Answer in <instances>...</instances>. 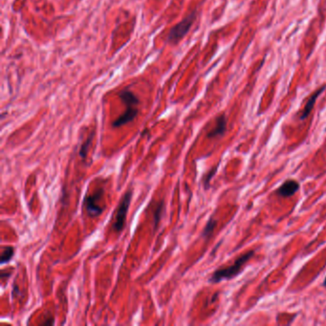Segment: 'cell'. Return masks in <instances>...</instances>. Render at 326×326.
<instances>
[{
  "mask_svg": "<svg viewBox=\"0 0 326 326\" xmlns=\"http://www.w3.org/2000/svg\"><path fill=\"white\" fill-rule=\"evenodd\" d=\"M119 97H120L121 101L123 102V104H125L126 109L122 115L120 116L119 118H117L113 122V124H112L113 127H121L123 125L132 122L137 117L138 112H139V109H138V106L140 104L139 98L136 96L129 88H125L122 91H120Z\"/></svg>",
  "mask_w": 326,
  "mask_h": 326,
  "instance_id": "obj_1",
  "label": "cell"
},
{
  "mask_svg": "<svg viewBox=\"0 0 326 326\" xmlns=\"http://www.w3.org/2000/svg\"><path fill=\"white\" fill-rule=\"evenodd\" d=\"M255 255V251H249L243 255H241L238 259H236L232 265L225 268L216 270L210 278V282L211 283H218L222 280H230L231 278H235L239 275L244 268L245 264L252 259Z\"/></svg>",
  "mask_w": 326,
  "mask_h": 326,
  "instance_id": "obj_2",
  "label": "cell"
},
{
  "mask_svg": "<svg viewBox=\"0 0 326 326\" xmlns=\"http://www.w3.org/2000/svg\"><path fill=\"white\" fill-rule=\"evenodd\" d=\"M195 20L196 11L194 10L171 29L168 36V42L171 44H177L190 32Z\"/></svg>",
  "mask_w": 326,
  "mask_h": 326,
  "instance_id": "obj_3",
  "label": "cell"
},
{
  "mask_svg": "<svg viewBox=\"0 0 326 326\" xmlns=\"http://www.w3.org/2000/svg\"><path fill=\"white\" fill-rule=\"evenodd\" d=\"M104 195H105V190L103 188H100L92 194L86 197L84 201V206L89 216L97 217L103 213V211L105 210V205L103 204Z\"/></svg>",
  "mask_w": 326,
  "mask_h": 326,
  "instance_id": "obj_4",
  "label": "cell"
},
{
  "mask_svg": "<svg viewBox=\"0 0 326 326\" xmlns=\"http://www.w3.org/2000/svg\"><path fill=\"white\" fill-rule=\"evenodd\" d=\"M132 194H133L132 190H129L125 192V195L123 196L122 200L118 206V209L116 211L114 223H113V230H115L116 232H121L125 228L126 215H127L128 209L130 207Z\"/></svg>",
  "mask_w": 326,
  "mask_h": 326,
  "instance_id": "obj_5",
  "label": "cell"
},
{
  "mask_svg": "<svg viewBox=\"0 0 326 326\" xmlns=\"http://www.w3.org/2000/svg\"><path fill=\"white\" fill-rule=\"evenodd\" d=\"M298 190H299V184L296 180L289 179L278 188L276 193L280 197H291L295 193H297Z\"/></svg>",
  "mask_w": 326,
  "mask_h": 326,
  "instance_id": "obj_6",
  "label": "cell"
},
{
  "mask_svg": "<svg viewBox=\"0 0 326 326\" xmlns=\"http://www.w3.org/2000/svg\"><path fill=\"white\" fill-rule=\"evenodd\" d=\"M326 87L323 86V87L318 88L317 90H316L310 98L309 100L307 101L306 105L304 106L302 112H301V115H300V120H305L308 116L310 115V113L312 112L313 108H314V106L316 104V101L317 100V98L321 95V93L325 90Z\"/></svg>",
  "mask_w": 326,
  "mask_h": 326,
  "instance_id": "obj_7",
  "label": "cell"
},
{
  "mask_svg": "<svg viewBox=\"0 0 326 326\" xmlns=\"http://www.w3.org/2000/svg\"><path fill=\"white\" fill-rule=\"evenodd\" d=\"M226 129H227V120H226L225 115L222 114L216 119L215 125L209 132L208 137L209 138H216L219 136H223L226 132Z\"/></svg>",
  "mask_w": 326,
  "mask_h": 326,
  "instance_id": "obj_8",
  "label": "cell"
},
{
  "mask_svg": "<svg viewBox=\"0 0 326 326\" xmlns=\"http://www.w3.org/2000/svg\"><path fill=\"white\" fill-rule=\"evenodd\" d=\"M93 138H94V132L89 134V136L87 137V140L82 144L80 145V148H79V156L82 159L86 160L87 157V154L89 152V148L91 146V144H92V141H93Z\"/></svg>",
  "mask_w": 326,
  "mask_h": 326,
  "instance_id": "obj_9",
  "label": "cell"
},
{
  "mask_svg": "<svg viewBox=\"0 0 326 326\" xmlns=\"http://www.w3.org/2000/svg\"><path fill=\"white\" fill-rule=\"evenodd\" d=\"M216 224H217V221H216V219H214L213 217H211V218L209 219V221H208V223H207L205 229L203 230V232H202L203 237H205V238H209V237H211V234H212V232H213V230H214L215 227H216Z\"/></svg>",
  "mask_w": 326,
  "mask_h": 326,
  "instance_id": "obj_10",
  "label": "cell"
},
{
  "mask_svg": "<svg viewBox=\"0 0 326 326\" xmlns=\"http://www.w3.org/2000/svg\"><path fill=\"white\" fill-rule=\"evenodd\" d=\"M14 255H15V250L13 247H4L2 250V253H1V257H0L1 258L0 259L1 265L8 263L12 258L14 257Z\"/></svg>",
  "mask_w": 326,
  "mask_h": 326,
  "instance_id": "obj_11",
  "label": "cell"
},
{
  "mask_svg": "<svg viewBox=\"0 0 326 326\" xmlns=\"http://www.w3.org/2000/svg\"><path fill=\"white\" fill-rule=\"evenodd\" d=\"M164 208H165V205H164L163 202H160L157 204V206L155 207L153 211V217H154V227L157 228L158 226V223L161 220V217H162V214H163Z\"/></svg>",
  "mask_w": 326,
  "mask_h": 326,
  "instance_id": "obj_12",
  "label": "cell"
},
{
  "mask_svg": "<svg viewBox=\"0 0 326 326\" xmlns=\"http://www.w3.org/2000/svg\"><path fill=\"white\" fill-rule=\"evenodd\" d=\"M217 169H218V166H216V167H214L213 169H211V171L209 172V173H207V175L205 176V178H204V186H205V189L206 190H208L209 188H210V184H211V178L214 176V174L216 173V171H217Z\"/></svg>",
  "mask_w": 326,
  "mask_h": 326,
  "instance_id": "obj_13",
  "label": "cell"
},
{
  "mask_svg": "<svg viewBox=\"0 0 326 326\" xmlns=\"http://www.w3.org/2000/svg\"><path fill=\"white\" fill-rule=\"evenodd\" d=\"M323 285H324V286H325L326 287V278H325V281H324V283H323Z\"/></svg>",
  "mask_w": 326,
  "mask_h": 326,
  "instance_id": "obj_14",
  "label": "cell"
}]
</instances>
